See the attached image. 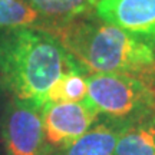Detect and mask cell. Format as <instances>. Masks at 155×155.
Segmentation results:
<instances>
[{"instance_id":"cell-1","label":"cell","mask_w":155,"mask_h":155,"mask_svg":"<svg viewBox=\"0 0 155 155\" xmlns=\"http://www.w3.org/2000/svg\"><path fill=\"white\" fill-rule=\"evenodd\" d=\"M81 68L56 35L32 26H0V81L6 91L39 109L56 81Z\"/></svg>"},{"instance_id":"cell-2","label":"cell","mask_w":155,"mask_h":155,"mask_svg":"<svg viewBox=\"0 0 155 155\" xmlns=\"http://www.w3.org/2000/svg\"><path fill=\"white\" fill-rule=\"evenodd\" d=\"M53 35L88 75L128 73L145 82L154 71V55L145 38L96 16L79 17Z\"/></svg>"},{"instance_id":"cell-3","label":"cell","mask_w":155,"mask_h":155,"mask_svg":"<svg viewBox=\"0 0 155 155\" xmlns=\"http://www.w3.org/2000/svg\"><path fill=\"white\" fill-rule=\"evenodd\" d=\"M86 102L99 118L132 124L155 112V91L128 73H89Z\"/></svg>"},{"instance_id":"cell-4","label":"cell","mask_w":155,"mask_h":155,"mask_svg":"<svg viewBox=\"0 0 155 155\" xmlns=\"http://www.w3.org/2000/svg\"><path fill=\"white\" fill-rule=\"evenodd\" d=\"M0 139L5 155H53L45 138L40 109L10 94L0 114Z\"/></svg>"},{"instance_id":"cell-5","label":"cell","mask_w":155,"mask_h":155,"mask_svg":"<svg viewBox=\"0 0 155 155\" xmlns=\"http://www.w3.org/2000/svg\"><path fill=\"white\" fill-rule=\"evenodd\" d=\"M40 114L45 138L53 154L73 144L99 119L86 99L82 102H46Z\"/></svg>"},{"instance_id":"cell-6","label":"cell","mask_w":155,"mask_h":155,"mask_svg":"<svg viewBox=\"0 0 155 155\" xmlns=\"http://www.w3.org/2000/svg\"><path fill=\"white\" fill-rule=\"evenodd\" d=\"M95 16L145 38L155 32V0H98Z\"/></svg>"},{"instance_id":"cell-7","label":"cell","mask_w":155,"mask_h":155,"mask_svg":"<svg viewBox=\"0 0 155 155\" xmlns=\"http://www.w3.org/2000/svg\"><path fill=\"white\" fill-rule=\"evenodd\" d=\"M128 125L99 118L81 138L53 155H114L116 142Z\"/></svg>"},{"instance_id":"cell-8","label":"cell","mask_w":155,"mask_h":155,"mask_svg":"<svg viewBox=\"0 0 155 155\" xmlns=\"http://www.w3.org/2000/svg\"><path fill=\"white\" fill-rule=\"evenodd\" d=\"M52 25V33L79 17L95 13L98 0H25Z\"/></svg>"},{"instance_id":"cell-9","label":"cell","mask_w":155,"mask_h":155,"mask_svg":"<svg viewBox=\"0 0 155 155\" xmlns=\"http://www.w3.org/2000/svg\"><path fill=\"white\" fill-rule=\"evenodd\" d=\"M114 155H155V112L122 131Z\"/></svg>"},{"instance_id":"cell-10","label":"cell","mask_w":155,"mask_h":155,"mask_svg":"<svg viewBox=\"0 0 155 155\" xmlns=\"http://www.w3.org/2000/svg\"><path fill=\"white\" fill-rule=\"evenodd\" d=\"M88 95V73L82 68L66 71L48 94V102H82Z\"/></svg>"},{"instance_id":"cell-11","label":"cell","mask_w":155,"mask_h":155,"mask_svg":"<svg viewBox=\"0 0 155 155\" xmlns=\"http://www.w3.org/2000/svg\"><path fill=\"white\" fill-rule=\"evenodd\" d=\"M0 26H32L53 30L52 25L25 0H0Z\"/></svg>"},{"instance_id":"cell-12","label":"cell","mask_w":155,"mask_h":155,"mask_svg":"<svg viewBox=\"0 0 155 155\" xmlns=\"http://www.w3.org/2000/svg\"><path fill=\"white\" fill-rule=\"evenodd\" d=\"M145 40L148 42L151 50H152V55H154V71H152V73L150 75V78L145 81V83L155 91V32L154 33H151L150 36H145Z\"/></svg>"},{"instance_id":"cell-13","label":"cell","mask_w":155,"mask_h":155,"mask_svg":"<svg viewBox=\"0 0 155 155\" xmlns=\"http://www.w3.org/2000/svg\"><path fill=\"white\" fill-rule=\"evenodd\" d=\"M7 96H9V92L6 91L5 85H3L2 81H0V114H2V108L5 105V101ZM0 155H5L3 154V147H2V139H0Z\"/></svg>"}]
</instances>
